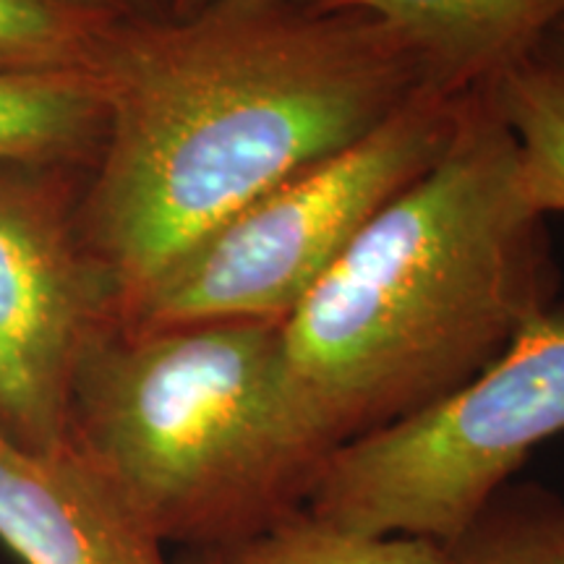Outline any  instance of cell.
I'll return each instance as SVG.
<instances>
[{
	"instance_id": "6da1fadb",
	"label": "cell",
	"mask_w": 564,
	"mask_h": 564,
	"mask_svg": "<svg viewBox=\"0 0 564 564\" xmlns=\"http://www.w3.org/2000/svg\"><path fill=\"white\" fill-rule=\"evenodd\" d=\"M91 68L105 131L84 220L112 316L212 228L429 89L382 21L295 0L116 17Z\"/></svg>"
},
{
	"instance_id": "7a4b0ae2",
	"label": "cell",
	"mask_w": 564,
	"mask_h": 564,
	"mask_svg": "<svg viewBox=\"0 0 564 564\" xmlns=\"http://www.w3.org/2000/svg\"><path fill=\"white\" fill-rule=\"evenodd\" d=\"M554 288L518 144L486 91H468L440 160L280 324L293 403L329 455L474 379Z\"/></svg>"
},
{
	"instance_id": "3957f363",
	"label": "cell",
	"mask_w": 564,
	"mask_h": 564,
	"mask_svg": "<svg viewBox=\"0 0 564 564\" xmlns=\"http://www.w3.org/2000/svg\"><path fill=\"white\" fill-rule=\"evenodd\" d=\"M68 442L162 544L196 554L306 505L327 457L291 398L280 322L110 316L76 366Z\"/></svg>"
},
{
	"instance_id": "277c9868",
	"label": "cell",
	"mask_w": 564,
	"mask_h": 564,
	"mask_svg": "<svg viewBox=\"0 0 564 564\" xmlns=\"http://www.w3.org/2000/svg\"><path fill=\"white\" fill-rule=\"evenodd\" d=\"M465 95L419 91L382 126L257 196L112 319L126 327L285 322L384 204L440 160Z\"/></svg>"
},
{
	"instance_id": "5b68a950",
	"label": "cell",
	"mask_w": 564,
	"mask_h": 564,
	"mask_svg": "<svg viewBox=\"0 0 564 564\" xmlns=\"http://www.w3.org/2000/svg\"><path fill=\"white\" fill-rule=\"evenodd\" d=\"M564 432V308L549 306L432 405L324 457L306 510L364 533L453 544L541 442Z\"/></svg>"
},
{
	"instance_id": "8992f818",
	"label": "cell",
	"mask_w": 564,
	"mask_h": 564,
	"mask_svg": "<svg viewBox=\"0 0 564 564\" xmlns=\"http://www.w3.org/2000/svg\"><path fill=\"white\" fill-rule=\"evenodd\" d=\"M112 308L51 194L0 173V434L34 453L66 447L76 366Z\"/></svg>"
},
{
	"instance_id": "52a82bcc",
	"label": "cell",
	"mask_w": 564,
	"mask_h": 564,
	"mask_svg": "<svg viewBox=\"0 0 564 564\" xmlns=\"http://www.w3.org/2000/svg\"><path fill=\"white\" fill-rule=\"evenodd\" d=\"M0 544L24 564H171L165 544L74 444L34 453L3 434Z\"/></svg>"
},
{
	"instance_id": "ba28073f",
	"label": "cell",
	"mask_w": 564,
	"mask_h": 564,
	"mask_svg": "<svg viewBox=\"0 0 564 564\" xmlns=\"http://www.w3.org/2000/svg\"><path fill=\"white\" fill-rule=\"evenodd\" d=\"M379 19L421 63L429 87L468 95L535 53L564 0H327Z\"/></svg>"
},
{
	"instance_id": "9c48e42d",
	"label": "cell",
	"mask_w": 564,
	"mask_h": 564,
	"mask_svg": "<svg viewBox=\"0 0 564 564\" xmlns=\"http://www.w3.org/2000/svg\"><path fill=\"white\" fill-rule=\"evenodd\" d=\"M95 68L0 70V165L66 160L102 139Z\"/></svg>"
},
{
	"instance_id": "30bf717a",
	"label": "cell",
	"mask_w": 564,
	"mask_h": 564,
	"mask_svg": "<svg viewBox=\"0 0 564 564\" xmlns=\"http://www.w3.org/2000/svg\"><path fill=\"white\" fill-rule=\"evenodd\" d=\"M512 133L528 199L539 215L564 212V74L528 55L481 87Z\"/></svg>"
},
{
	"instance_id": "8fae6325",
	"label": "cell",
	"mask_w": 564,
	"mask_h": 564,
	"mask_svg": "<svg viewBox=\"0 0 564 564\" xmlns=\"http://www.w3.org/2000/svg\"><path fill=\"white\" fill-rule=\"evenodd\" d=\"M215 564H453L447 544L405 533H364L306 510L282 514L264 531L220 554Z\"/></svg>"
},
{
	"instance_id": "7c38bea8",
	"label": "cell",
	"mask_w": 564,
	"mask_h": 564,
	"mask_svg": "<svg viewBox=\"0 0 564 564\" xmlns=\"http://www.w3.org/2000/svg\"><path fill=\"white\" fill-rule=\"evenodd\" d=\"M112 21L82 0H0V70L91 68Z\"/></svg>"
},
{
	"instance_id": "4fadbf2b",
	"label": "cell",
	"mask_w": 564,
	"mask_h": 564,
	"mask_svg": "<svg viewBox=\"0 0 564 564\" xmlns=\"http://www.w3.org/2000/svg\"><path fill=\"white\" fill-rule=\"evenodd\" d=\"M449 554L453 564H564V502L541 486H505Z\"/></svg>"
},
{
	"instance_id": "5bb4252c",
	"label": "cell",
	"mask_w": 564,
	"mask_h": 564,
	"mask_svg": "<svg viewBox=\"0 0 564 564\" xmlns=\"http://www.w3.org/2000/svg\"><path fill=\"white\" fill-rule=\"evenodd\" d=\"M533 55H539V58L552 63L556 70H562L564 74V19L546 34L544 40H541V45L535 47Z\"/></svg>"
},
{
	"instance_id": "9a60e30c",
	"label": "cell",
	"mask_w": 564,
	"mask_h": 564,
	"mask_svg": "<svg viewBox=\"0 0 564 564\" xmlns=\"http://www.w3.org/2000/svg\"><path fill=\"white\" fill-rule=\"evenodd\" d=\"M212 3H217V0H175V6H178V13H175V17H186V13L207 9V6H212ZM295 3L322 6V3H327V0H295Z\"/></svg>"
},
{
	"instance_id": "2e32d148",
	"label": "cell",
	"mask_w": 564,
	"mask_h": 564,
	"mask_svg": "<svg viewBox=\"0 0 564 564\" xmlns=\"http://www.w3.org/2000/svg\"><path fill=\"white\" fill-rule=\"evenodd\" d=\"M194 564H215V562H212V556H207V554H196Z\"/></svg>"
}]
</instances>
